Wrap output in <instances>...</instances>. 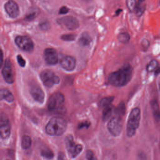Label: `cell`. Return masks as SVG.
Returning <instances> with one entry per match:
<instances>
[{
    "label": "cell",
    "mask_w": 160,
    "mask_h": 160,
    "mask_svg": "<svg viewBox=\"0 0 160 160\" xmlns=\"http://www.w3.org/2000/svg\"><path fill=\"white\" fill-rule=\"evenodd\" d=\"M133 68L129 63L124 64L120 69L110 73L108 82L116 87H121L127 85L132 79Z\"/></svg>",
    "instance_id": "1"
},
{
    "label": "cell",
    "mask_w": 160,
    "mask_h": 160,
    "mask_svg": "<svg viewBox=\"0 0 160 160\" xmlns=\"http://www.w3.org/2000/svg\"><path fill=\"white\" fill-rule=\"evenodd\" d=\"M67 122L59 117L52 118L46 126V132L49 135L60 136L64 134L67 129Z\"/></svg>",
    "instance_id": "2"
},
{
    "label": "cell",
    "mask_w": 160,
    "mask_h": 160,
    "mask_svg": "<svg viewBox=\"0 0 160 160\" xmlns=\"http://www.w3.org/2000/svg\"><path fill=\"white\" fill-rule=\"evenodd\" d=\"M141 118V111L138 108H133L128 117L126 127L127 136L132 137L134 135L138 129Z\"/></svg>",
    "instance_id": "3"
},
{
    "label": "cell",
    "mask_w": 160,
    "mask_h": 160,
    "mask_svg": "<svg viewBox=\"0 0 160 160\" xmlns=\"http://www.w3.org/2000/svg\"><path fill=\"white\" fill-rule=\"evenodd\" d=\"M65 102L64 95L61 92H55L48 100V108L51 111L60 110L62 108Z\"/></svg>",
    "instance_id": "4"
},
{
    "label": "cell",
    "mask_w": 160,
    "mask_h": 160,
    "mask_svg": "<svg viewBox=\"0 0 160 160\" xmlns=\"http://www.w3.org/2000/svg\"><path fill=\"white\" fill-rule=\"evenodd\" d=\"M65 145L67 152L72 158H76L83 150L82 145L81 144H76L72 135H69L66 137Z\"/></svg>",
    "instance_id": "5"
},
{
    "label": "cell",
    "mask_w": 160,
    "mask_h": 160,
    "mask_svg": "<svg viewBox=\"0 0 160 160\" xmlns=\"http://www.w3.org/2000/svg\"><path fill=\"white\" fill-rule=\"evenodd\" d=\"M107 128L108 132L114 137L120 135L122 128V119L120 116L117 115L113 117L108 122Z\"/></svg>",
    "instance_id": "6"
},
{
    "label": "cell",
    "mask_w": 160,
    "mask_h": 160,
    "mask_svg": "<svg viewBox=\"0 0 160 160\" xmlns=\"http://www.w3.org/2000/svg\"><path fill=\"white\" fill-rule=\"evenodd\" d=\"M41 78L44 85L50 88L60 82V78L56 75L51 70H45L41 74Z\"/></svg>",
    "instance_id": "7"
},
{
    "label": "cell",
    "mask_w": 160,
    "mask_h": 160,
    "mask_svg": "<svg viewBox=\"0 0 160 160\" xmlns=\"http://www.w3.org/2000/svg\"><path fill=\"white\" fill-rule=\"evenodd\" d=\"M58 23L62 27L70 31L77 29L79 27L78 19L73 16H65L59 18Z\"/></svg>",
    "instance_id": "8"
},
{
    "label": "cell",
    "mask_w": 160,
    "mask_h": 160,
    "mask_svg": "<svg viewBox=\"0 0 160 160\" xmlns=\"http://www.w3.org/2000/svg\"><path fill=\"white\" fill-rule=\"evenodd\" d=\"M11 127L9 118L5 114H0V136L6 139L11 134Z\"/></svg>",
    "instance_id": "9"
},
{
    "label": "cell",
    "mask_w": 160,
    "mask_h": 160,
    "mask_svg": "<svg viewBox=\"0 0 160 160\" xmlns=\"http://www.w3.org/2000/svg\"><path fill=\"white\" fill-rule=\"evenodd\" d=\"M15 43L19 48L26 52H32L34 48L33 42L28 36H18L16 38Z\"/></svg>",
    "instance_id": "10"
},
{
    "label": "cell",
    "mask_w": 160,
    "mask_h": 160,
    "mask_svg": "<svg viewBox=\"0 0 160 160\" xmlns=\"http://www.w3.org/2000/svg\"><path fill=\"white\" fill-rule=\"evenodd\" d=\"M45 60L47 64L56 65L58 62V56L56 49L53 48H47L44 52Z\"/></svg>",
    "instance_id": "11"
},
{
    "label": "cell",
    "mask_w": 160,
    "mask_h": 160,
    "mask_svg": "<svg viewBox=\"0 0 160 160\" xmlns=\"http://www.w3.org/2000/svg\"><path fill=\"white\" fill-rule=\"evenodd\" d=\"M2 74L6 82L9 84H12L13 83L14 81V77L12 63L10 60L7 59L5 61Z\"/></svg>",
    "instance_id": "12"
},
{
    "label": "cell",
    "mask_w": 160,
    "mask_h": 160,
    "mask_svg": "<svg viewBox=\"0 0 160 160\" xmlns=\"http://www.w3.org/2000/svg\"><path fill=\"white\" fill-rule=\"evenodd\" d=\"M30 93L34 100L40 103H42L44 101L45 94L39 85L35 83L31 86Z\"/></svg>",
    "instance_id": "13"
},
{
    "label": "cell",
    "mask_w": 160,
    "mask_h": 160,
    "mask_svg": "<svg viewBox=\"0 0 160 160\" xmlns=\"http://www.w3.org/2000/svg\"><path fill=\"white\" fill-rule=\"evenodd\" d=\"M60 63L63 69L70 72L75 69L76 61L74 58L71 56H65L61 59Z\"/></svg>",
    "instance_id": "14"
},
{
    "label": "cell",
    "mask_w": 160,
    "mask_h": 160,
    "mask_svg": "<svg viewBox=\"0 0 160 160\" xmlns=\"http://www.w3.org/2000/svg\"><path fill=\"white\" fill-rule=\"evenodd\" d=\"M4 8L7 13L12 18H16L19 15V7L17 3L13 0H10L6 2Z\"/></svg>",
    "instance_id": "15"
},
{
    "label": "cell",
    "mask_w": 160,
    "mask_h": 160,
    "mask_svg": "<svg viewBox=\"0 0 160 160\" xmlns=\"http://www.w3.org/2000/svg\"><path fill=\"white\" fill-rule=\"evenodd\" d=\"M92 42V39L90 35L87 32L82 33L78 39V43L79 45L84 47H88L91 44Z\"/></svg>",
    "instance_id": "16"
},
{
    "label": "cell",
    "mask_w": 160,
    "mask_h": 160,
    "mask_svg": "<svg viewBox=\"0 0 160 160\" xmlns=\"http://www.w3.org/2000/svg\"><path fill=\"white\" fill-rule=\"evenodd\" d=\"M146 5L145 2L138 0V1L136 2L135 7L134 10L136 16L138 17H140L142 16L146 10Z\"/></svg>",
    "instance_id": "17"
},
{
    "label": "cell",
    "mask_w": 160,
    "mask_h": 160,
    "mask_svg": "<svg viewBox=\"0 0 160 160\" xmlns=\"http://www.w3.org/2000/svg\"><path fill=\"white\" fill-rule=\"evenodd\" d=\"M3 99L9 102H12L14 101V96L8 90L0 89V101Z\"/></svg>",
    "instance_id": "18"
},
{
    "label": "cell",
    "mask_w": 160,
    "mask_h": 160,
    "mask_svg": "<svg viewBox=\"0 0 160 160\" xmlns=\"http://www.w3.org/2000/svg\"><path fill=\"white\" fill-rule=\"evenodd\" d=\"M152 108L153 111V116L157 121L160 120V112H159V105L157 100H153L152 101Z\"/></svg>",
    "instance_id": "19"
},
{
    "label": "cell",
    "mask_w": 160,
    "mask_h": 160,
    "mask_svg": "<svg viewBox=\"0 0 160 160\" xmlns=\"http://www.w3.org/2000/svg\"><path fill=\"white\" fill-rule=\"evenodd\" d=\"M117 39L119 42L126 44L130 42L131 36L128 32H121L118 35Z\"/></svg>",
    "instance_id": "20"
},
{
    "label": "cell",
    "mask_w": 160,
    "mask_h": 160,
    "mask_svg": "<svg viewBox=\"0 0 160 160\" xmlns=\"http://www.w3.org/2000/svg\"><path fill=\"white\" fill-rule=\"evenodd\" d=\"M113 111V108L112 106H108L104 108L103 112L102 118L104 122H106L110 118Z\"/></svg>",
    "instance_id": "21"
},
{
    "label": "cell",
    "mask_w": 160,
    "mask_h": 160,
    "mask_svg": "<svg viewBox=\"0 0 160 160\" xmlns=\"http://www.w3.org/2000/svg\"><path fill=\"white\" fill-rule=\"evenodd\" d=\"M31 138L28 135H25L23 137L21 142V146L24 149H28L31 146Z\"/></svg>",
    "instance_id": "22"
},
{
    "label": "cell",
    "mask_w": 160,
    "mask_h": 160,
    "mask_svg": "<svg viewBox=\"0 0 160 160\" xmlns=\"http://www.w3.org/2000/svg\"><path fill=\"white\" fill-rule=\"evenodd\" d=\"M114 97L113 96H109V97H106L103 98L100 102V106L101 107L104 108L108 106L111 105L113 101H114Z\"/></svg>",
    "instance_id": "23"
},
{
    "label": "cell",
    "mask_w": 160,
    "mask_h": 160,
    "mask_svg": "<svg viewBox=\"0 0 160 160\" xmlns=\"http://www.w3.org/2000/svg\"><path fill=\"white\" fill-rule=\"evenodd\" d=\"M116 114L118 116H124L126 111V108H125V104L123 102H121L119 104L116 108L115 110Z\"/></svg>",
    "instance_id": "24"
},
{
    "label": "cell",
    "mask_w": 160,
    "mask_h": 160,
    "mask_svg": "<svg viewBox=\"0 0 160 160\" xmlns=\"http://www.w3.org/2000/svg\"><path fill=\"white\" fill-rule=\"evenodd\" d=\"M159 65L158 61L156 60H152L150 62L147 67V70L148 72H152L155 71Z\"/></svg>",
    "instance_id": "25"
},
{
    "label": "cell",
    "mask_w": 160,
    "mask_h": 160,
    "mask_svg": "<svg viewBox=\"0 0 160 160\" xmlns=\"http://www.w3.org/2000/svg\"><path fill=\"white\" fill-rule=\"evenodd\" d=\"M41 154L42 157L48 159H52L54 156L53 152L49 149H44L42 150L41 152Z\"/></svg>",
    "instance_id": "26"
},
{
    "label": "cell",
    "mask_w": 160,
    "mask_h": 160,
    "mask_svg": "<svg viewBox=\"0 0 160 160\" xmlns=\"http://www.w3.org/2000/svg\"><path fill=\"white\" fill-rule=\"evenodd\" d=\"M77 35L75 34H65L61 36V39L65 42H73L76 39Z\"/></svg>",
    "instance_id": "27"
},
{
    "label": "cell",
    "mask_w": 160,
    "mask_h": 160,
    "mask_svg": "<svg viewBox=\"0 0 160 160\" xmlns=\"http://www.w3.org/2000/svg\"><path fill=\"white\" fill-rule=\"evenodd\" d=\"M136 2V0H126V6L130 12H133Z\"/></svg>",
    "instance_id": "28"
},
{
    "label": "cell",
    "mask_w": 160,
    "mask_h": 160,
    "mask_svg": "<svg viewBox=\"0 0 160 160\" xmlns=\"http://www.w3.org/2000/svg\"><path fill=\"white\" fill-rule=\"evenodd\" d=\"M86 157H87V159L89 160H96V159H97L94 156L93 152L91 150L87 151V153H86Z\"/></svg>",
    "instance_id": "29"
},
{
    "label": "cell",
    "mask_w": 160,
    "mask_h": 160,
    "mask_svg": "<svg viewBox=\"0 0 160 160\" xmlns=\"http://www.w3.org/2000/svg\"><path fill=\"white\" fill-rule=\"evenodd\" d=\"M90 125V123L88 122L85 121L84 122H81L78 124V130H80V129H83L84 128H88L89 127Z\"/></svg>",
    "instance_id": "30"
},
{
    "label": "cell",
    "mask_w": 160,
    "mask_h": 160,
    "mask_svg": "<svg viewBox=\"0 0 160 160\" xmlns=\"http://www.w3.org/2000/svg\"><path fill=\"white\" fill-rule=\"evenodd\" d=\"M17 60L18 62V64L20 65L21 67H25L26 64V61L22 58L21 55H18V56H17Z\"/></svg>",
    "instance_id": "31"
},
{
    "label": "cell",
    "mask_w": 160,
    "mask_h": 160,
    "mask_svg": "<svg viewBox=\"0 0 160 160\" xmlns=\"http://www.w3.org/2000/svg\"><path fill=\"white\" fill-rule=\"evenodd\" d=\"M149 42L148 40H146V39H144L141 42V47H142L143 49L146 50L149 47Z\"/></svg>",
    "instance_id": "32"
},
{
    "label": "cell",
    "mask_w": 160,
    "mask_h": 160,
    "mask_svg": "<svg viewBox=\"0 0 160 160\" xmlns=\"http://www.w3.org/2000/svg\"><path fill=\"white\" fill-rule=\"evenodd\" d=\"M70 11V9L66 6H62L60 9L59 11V13L60 15H65L68 13Z\"/></svg>",
    "instance_id": "33"
},
{
    "label": "cell",
    "mask_w": 160,
    "mask_h": 160,
    "mask_svg": "<svg viewBox=\"0 0 160 160\" xmlns=\"http://www.w3.org/2000/svg\"><path fill=\"white\" fill-rule=\"evenodd\" d=\"M35 17H36L35 13H31L26 16V19L28 21H32L35 18Z\"/></svg>",
    "instance_id": "34"
},
{
    "label": "cell",
    "mask_w": 160,
    "mask_h": 160,
    "mask_svg": "<svg viewBox=\"0 0 160 160\" xmlns=\"http://www.w3.org/2000/svg\"><path fill=\"white\" fill-rule=\"evenodd\" d=\"M49 24L48 22H44L42 23H41V28L43 30H48L49 28Z\"/></svg>",
    "instance_id": "35"
},
{
    "label": "cell",
    "mask_w": 160,
    "mask_h": 160,
    "mask_svg": "<svg viewBox=\"0 0 160 160\" xmlns=\"http://www.w3.org/2000/svg\"><path fill=\"white\" fill-rule=\"evenodd\" d=\"M3 62V54L2 49L0 48V68L2 66Z\"/></svg>",
    "instance_id": "36"
},
{
    "label": "cell",
    "mask_w": 160,
    "mask_h": 160,
    "mask_svg": "<svg viewBox=\"0 0 160 160\" xmlns=\"http://www.w3.org/2000/svg\"><path fill=\"white\" fill-rule=\"evenodd\" d=\"M122 12V9H120V8H119V9H118V10H116V12H115V15H114V16H115V17L118 16H119L120 14Z\"/></svg>",
    "instance_id": "37"
},
{
    "label": "cell",
    "mask_w": 160,
    "mask_h": 160,
    "mask_svg": "<svg viewBox=\"0 0 160 160\" xmlns=\"http://www.w3.org/2000/svg\"><path fill=\"white\" fill-rule=\"evenodd\" d=\"M140 1H141L145 2L146 0H140Z\"/></svg>",
    "instance_id": "38"
},
{
    "label": "cell",
    "mask_w": 160,
    "mask_h": 160,
    "mask_svg": "<svg viewBox=\"0 0 160 160\" xmlns=\"http://www.w3.org/2000/svg\"><path fill=\"white\" fill-rule=\"evenodd\" d=\"M84 1H89L90 0H84Z\"/></svg>",
    "instance_id": "39"
}]
</instances>
